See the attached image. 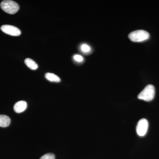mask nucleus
I'll list each match as a JSON object with an SVG mask.
<instances>
[{"mask_svg":"<svg viewBox=\"0 0 159 159\" xmlns=\"http://www.w3.org/2000/svg\"><path fill=\"white\" fill-rule=\"evenodd\" d=\"M27 103L25 101H19L16 102L14 106V110L17 113L22 112L26 109Z\"/></svg>","mask_w":159,"mask_h":159,"instance_id":"423d86ee","label":"nucleus"},{"mask_svg":"<svg viewBox=\"0 0 159 159\" xmlns=\"http://www.w3.org/2000/svg\"><path fill=\"white\" fill-rule=\"evenodd\" d=\"M80 51H82L83 53L87 54L91 51V47L89 45L86 44H83L81 45L80 47Z\"/></svg>","mask_w":159,"mask_h":159,"instance_id":"9d476101","label":"nucleus"},{"mask_svg":"<svg viewBox=\"0 0 159 159\" xmlns=\"http://www.w3.org/2000/svg\"><path fill=\"white\" fill-rule=\"evenodd\" d=\"M11 120L10 118L6 115H0V126L6 127L9 126L10 124Z\"/></svg>","mask_w":159,"mask_h":159,"instance_id":"0eeeda50","label":"nucleus"},{"mask_svg":"<svg viewBox=\"0 0 159 159\" xmlns=\"http://www.w3.org/2000/svg\"><path fill=\"white\" fill-rule=\"evenodd\" d=\"M73 58L75 61L78 62H81L84 61L83 57L79 54H75L73 57Z\"/></svg>","mask_w":159,"mask_h":159,"instance_id":"f8f14e48","label":"nucleus"},{"mask_svg":"<svg viewBox=\"0 0 159 159\" xmlns=\"http://www.w3.org/2000/svg\"><path fill=\"white\" fill-rule=\"evenodd\" d=\"M46 79L51 82H59L61 79L58 76L52 73H47L45 74Z\"/></svg>","mask_w":159,"mask_h":159,"instance_id":"1a4fd4ad","label":"nucleus"},{"mask_svg":"<svg viewBox=\"0 0 159 159\" xmlns=\"http://www.w3.org/2000/svg\"><path fill=\"white\" fill-rule=\"evenodd\" d=\"M155 94L154 86L152 84L146 86L145 89L139 93L138 98L145 101H150L153 99Z\"/></svg>","mask_w":159,"mask_h":159,"instance_id":"f03ea898","label":"nucleus"},{"mask_svg":"<svg viewBox=\"0 0 159 159\" xmlns=\"http://www.w3.org/2000/svg\"><path fill=\"white\" fill-rule=\"evenodd\" d=\"M148 123L147 119H141L139 120L136 127L137 133L139 136H144L148 130Z\"/></svg>","mask_w":159,"mask_h":159,"instance_id":"20e7f679","label":"nucleus"},{"mask_svg":"<svg viewBox=\"0 0 159 159\" xmlns=\"http://www.w3.org/2000/svg\"><path fill=\"white\" fill-rule=\"evenodd\" d=\"M1 7L3 11L10 14H15L19 9L17 3L11 0L2 1L1 3Z\"/></svg>","mask_w":159,"mask_h":159,"instance_id":"7ed1b4c3","label":"nucleus"},{"mask_svg":"<svg viewBox=\"0 0 159 159\" xmlns=\"http://www.w3.org/2000/svg\"><path fill=\"white\" fill-rule=\"evenodd\" d=\"M25 62L27 66L31 70H35L38 67L37 64L31 58H26Z\"/></svg>","mask_w":159,"mask_h":159,"instance_id":"6e6552de","label":"nucleus"},{"mask_svg":"<svg viewBox=\"0 0 159 159\" xmlns=\"http://www.w3.org/2000/svg\"><path fill=\"white\" fill-rule=\"evenodd\" d=\"M1 30L4 33L11 36H19L21 31L18 28L10 25H4L1 27Z\"/></svg>","mask_w":159,"mask_h":159,"instance_id":"39448f33","label":"nucleus"},{"mask_svg":"<svg viewBox=\"0 0 159 159\" xmlns=\"http://www.w3.org/2000/svg\"><path fill=\"white\" fill-rule=\"evenodd\" d=\"M150 34L147 31L144 30H136L131 32L129 34V38L134 42H141L148 39Z\"/></svg>","mask_w":159,"mask_h":159,"instance_id":"f257e3e1","label":"nucleus"},{"mask_svg":"<svg viewBox=\"0 0 159 159\" xmlns=\"http://www.w3.org/2000/svg\"><path fill=\"white\" fill-rule=\"evenodd\" d=\"M55 155L53 153H48L43 156L39 159H55Z\"/></svg>","mask_w":159,"mask_h":159,"instance_id":"9b49d317","label":"nucleus"}]
</instances>
